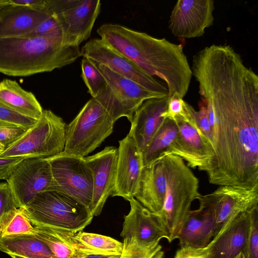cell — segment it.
Masks as SVG:
<instances>
[{
  "label": "cell",
  "instance_id": "cell-1",
  "mask_svg": "<svg viewBox=\"0 0 258 258\" xmlns=\"http://www.w3.org/2000/svg\"><path fill=\"white\" fill-rule=\"evenodd\" d=\"M97 33L104 42L144 72L163 80L169 97L176 95L183 98L186 94L192 75L181 44L119 24H103Z\"/></svg>",
  "mask_w": 258,
  "mask_h": 258
},
{
  "label": "cell",
  "instance_id": "cell-2",
  "mask_svg": "<svg viewBox=\"0 0 258 258\" xmlns=\"http://www.w3.org/2000/svg\"><path fill=\"white\" fill-rule=\"evenodd\" d=\"M81 56L79 46L64 44L60 37L0 38V73L26 77L49 72Z\"/></svg>",
  "mask_w": 258,
  "mask_h": 258
},
{
  "label": "cell",
  "instance_id": "cell-3",
  "mask_svg": "<svg viewBox=\"0 0 258 258\" xmlns=\"http://www.w3.org/2000/svg\"><path fill=\"white\" fill-rule=\"evenodd\" d=\"M162 157L166 189L162 208L155 216L171 242L177 238L192 203L201 194L198 178L181 158L172 154Z\"/></svg>",
  "mask_w": 258,
  "mask_h": 258
},
{
  "label": "cell",
  "instance_id": "cell-4",
  "mask_svg": "<svg viewBox=\"0 0 258 258\" xmlns=\"http://www.w3.org/2000/svg\"><path fill=\"white\" fill-rule=\"evenodd\" d=\"M33 226H43L64 231H82L92 221L90 210L60 191L41 192L23 208Z\"/></svg>",
  "mask_w": 258,
  "mask_h": 258
},
{
  "label": "cell",
  "instance_id": "cell-5",
  "mask_svg": "<svg viewBox=\"0 0 258 258\" xmlns=\"http://www.w3.org/2000/svg\"><path fill=\"white\" fill-rule=\"evenodd\" d=\"M66 124L50 110H43L39 118L0 154V158H47L62 153Z\"/></svg>",
  "mask_w": 258,
  "mask_h": 258
},
{
  "label": "cell",
  "instance_id": "cell-6",
  "mask_svg": "<svg viewBox=\"0 0 258 258\" xmlns=\"http://www.w3.org/2000/svg\"><path fill=\"white\" fill-rule=\"evenodd\" d=\"M114 123L103 107L92 98L66 125L63 152L81 158L88 156L112 134Z\"/></svg>",
  "mask_w": 258,
  "mask_h": 258
},
{
  "label": "cell",
  "instance_id": "cell-7",
  "mask_svg": "<svg viewBox=\"0 0 258 258\" xmlns=\"http://www.w3.org/2000/svg\"><path fill=\"white\" fill-rule=\"evenodd\" d=\"M91 61L107 82L105 88L94 99L107 111L114 122L121 117H126L131 122L135 112L145 101L165 97L145 88L103 64Z\"/></svg>",
  "mask_w": 258,
  "mask_h": 258
},
{
  "label": "cell",
  "instance_id": "cell-8",
  "mask_svg": "<svg viewBox=\"0 0 258 258\" xmlns=\"http://www.w3.org/2000/svg\"><path fill=\"white\" fill-rule=\"evenodd\" d=\"M60 27L64 44L79 46L91 35L100 11L99 0H46Z\"/></svg>",
  "mask_w": 258,
  "mask_h": 258
},
{
  "label": "cell",
  "instance_id": "cell-9",
  "mask_svg": "<svg viewBox=\"0 0 258 258\" xmlns=\"http://www.w3.org/2000/svg\"><path fill=\"white\" fill-rule=\"evenodd\" d=\"M46 159L51 169L52 190L70 196L90 210L93 196V177L91 170L84 158L62 152Z\"/></svg>",
  "mask_w": 258,
  "mask_h": 258
},
{
  "label": "cell",
  "instance_id": "cell-10",
  "mask_svg": "<svg viewBox=\"0 0 258 258\" xmlns=\"http://www.w3.org/2000/svg\"><path fill=\"white\" fill-rule=\"evenodd\" d=\"M80 50L81 56L103 64L151 91L165 97H169L165 84L144 72L131 60L109 46L101 38L90 40Z\"/></svg>",
  "mask_w": 258,
  "mask_h": 258
},
{
  "label": "cell",
  "instance_id": "cell-11",
  "mask_svg": "<svg viewBox=\"0 0 258 258\" xmlns=\"http://www.w3.org/2000/svg\"><path fill=\"white\" fill-rule=\"evenodd\" d=\"M18 208H24L37 196L51 190L53 178L46 158H25L7 180Z\"/></svg>",
  "mask_w": 258,
  "mask_h": 258
},
{
  "label": "cell",
  "instance_id": "cell-12",
  "mask_svg": "<svg viewBox=\"0 0 258 258\" xmlns=\"http://www.w3.org/2000/svg\"><path fill=\"white\" fill-rule=\"evenodd\" d=\"M214 9L213 0H179L172 10L169 28L178 37L202 36L213 25Z\"/></svg>",
  "mask_w": 258,
  "mask_h": 258
},
{
  "label": "cell",
  "instance_id": "cell-13",
  "mask_svg": "<svg viewBox=\"0 0 258 258\" xmlns=\"http://www.w3.org/2000/svg\"><path fill=\"white\" fill-rule=\"evenodd\" d=\"M203 197L213 212L219 232L230 219L257 205L258 187L220 185Z\"/></svg>",
  "mask_w": 258,
  "mask_h": 258
},
{
  "label": "cell",
  "instance_id": "cell-14",
  "mask_svg": "<svg viewBox=\"0 0 258 258\" xmlns=\"http://www.w3.org/2000/svg\"><path fill=\"white\" fill-rule=\"evenodd\" d=\"M178 133L166 156L172 154L181 158L188 167L205 172L212 159L214 151L210 145L202 137L194 119L176 118Z\"/></svg>",
  "mask_w": 258,
  "mask_h": 258
},
{
  "label": "cell",
  "instance_id": "cell-15",
  "mask_svg": "<svg viewBox=\"0 0 258 258\" xmlns=\"http://www.w3.org/2000/svg\"><path fill=\"white\" fill-rule=\"evenodd\" d=\"M117 148L106 147L92 156L84 158L91 170L93 196L90 210L93 216H98L115 187L117 160Z\"/></svg>",
  "mask_w": 258,
  "mask_h": 258
},
{
  "label": "cell",
  "instance_id": "cell-16",
  "mask_svg": "<svg viewBox=\"0 0 258 258\" xmlns=\"http://www.w3.org/2000/svg\"><path fill=\"white\" fill-rule=\"evenodd\" d=\"M117 151L115 184L111 196L128 201L138 191L144 167L142 152L128 135L119 141Z\"/></svg>",
  "mask_w": 258,
  "mask_h": 258
},
{
  "label": "cell",
  "instance_id": "cell-17",
  "mask_svg": "<svg viewBox=\"0 0 258 258\" xmlns=\"http://www.w3.org/2000/svg\"><path fill=\"white\" fill-rule=\"evenodd\" d=\"M130 211L124 216L120 236L123 242L149 245L168 236L157 217L135 198L128 201Z\"/></svg>",
  "mask_w": 258,
  "mask_h": 258
},
{
  "label": "cell",
  "instance_id": "cell-18",
  "mask_svg": "<svg viewBox=\"0 0 258 258\" xmlns=\"http://www.w3.org/2000/svg\"><path fill=\"white\" fill-rule=\"evenodd\" d=\"M198 209L190 210L177 239L181 246L206 247L218 233L213 212L203 197Z\"/></svg>",
  "mask_w": 258,
  "mask_h": 258
},
{
  "label": "cell",
  "instance_id": "cell-19",
  "mask_svg": "<svg viewBox=\"0 0 258 258\" xmlns=\"http://www.w3.org/2000/svg\"><path fill=\"white\" fill-rule=\"evenodd\" d=\"M250 211L228 221L206 246L209 258H235L246 245Z\"/></svg>",
  "mask_w": 258,
  "mask_h": 258
},
{
  "label": "cell",
  "instance_id": "cell-20",
  "mask_svg": "<svg viewBox=\"0 0 258 258\" xmlns=\"http://www.w3.org/2000/svg\"><path fill=\"white\" fill-rule=\"evenodd\" d=\"M168 98L148 99L135 112L128 135L134 140L141 152L149 144L164 120L162 115L167 109Z\"/></svg>",
  "mask_w": 258,
  "mask_h": 258
},
{
  "label": "cell",
  "instance_id": "cell-21",
  "mask_svg": "<svg viewBox=\"0 0 258 258\" xmlns=\"http://www.w3.org/2000/svg\"><path fill=\"white\" fill-rule=\"evenodd\" d=\"M50 15L47 6L43 10L13 5L0 7V38L25 36Z\"/></svg>",
  "mask_w": 258,
  "mask_h": 258
},
{
  "label": "cell",
  "instance_id": "cell-22",
  "mask_svg": "<svg viewBox=\"0 0 258 258\" xmlns=\"http://www.w3.org/2000/svg\"><path fill=\"white\" fill-rule=\"evenodd\" d=\"M166 189L163 157L144 166L135 198L154 215L161 210Z\"/></svg>",
  "mask_w": 258,
  "mask_h": 258
},
{
  "label": "cell",
  "instance_id": "cell-23",
  "mask_svg": "<svg viewBox=\"0 0 258 258\" xmlns=\"http://www.w3.org/2000/svg\"><path fill=\"white\" fill-rule=\"evenodd\" d=\"M0 103L23 115L37 120L43 110L32 92L26 91L16 81L9 79L0 82Z\"/></svg>",
  "mask_w": 258,
  "mask_h": 258
},
{
  "label": "cell",
  "instance_id": "cell-24",
  "mask_svg": "<svg viewBox=\"0 0 258 258\" xmlns=\"http://www.w3.org/2000/svg\"><path fill=\"white\" fill-rule=\"evenodd\" d=\"M0 251L24 258H56L47 244L33 233L0 236Z\"/></svg>",
  "mask_w": 258,
  "mask_h": 258
},
{
  "label": "cell",
  "instance_id": "cell-25",
  "mask_svg": "<svg viewBox=\"0 0 258 258\" xmlns=\"http://www.w3.org/2000/svg\"><path fill=\"white\" fill-rule=\"evenodd\" d=\"M33 233L47 244L56 258H76L80 243L75 232L35 226Z\"/></svg>",
  "mask_w": 258,
  "mask_h": 258
},
{
  "label": "cell",
  "instance_id": "cell-26",
  "mask_svg": "<svg viewBox=\"0 0 258 258\" xmlns=\"http://www.w3.org/2000/svg\"><path fill=\"white\" fill-rule=\"evenodd\" d=\"M178 133L176 123L168 118L164 119L159 130L142 152L143 166L149 165L166 156Z\"/></svg>",
  "mask_w": 258,
  "mask_h": 258
},
{
  "label": "cell",
  "instance_id": "cell-27",
  "mask_svg": "<svg viewBox=\"0 0 258 258\" xmlns=\"http://www.w3.org/2000/svg\"><path fill=\"white\" fill-rule=\"evenodd\" d=\"M75 237L85 247L96 252L121 254L123 250V243L108 236L81 231Z\"/></svg>",
  "mask_w": 258,
  "mask_h": 258
},
{
  "label": "cell",
  "instance_id": "cell-28",
  "mask_svg": "<svg viewBox=\"0 0 258 258\" xmlns=\"http://www.w3.org/2000/svg\"><path fill=\"white\" fill-rule=\"evenodd\" d=\"M34 226L23 208H18L5 216L0 222L2 237L32 233Z\"/></svg>",
  "mask_w": 258,
  "mask_h": 258
},
{
  "label": "cell",
  "instance_id": "cell-29",
  "mask_svg": "<svg viewBox=\"0 0 258 258\" xmlns=\"http://www.w3.org/2000/svg\"><path fill=\"white\" fill-rule=\"evenodd\" d=\"M82 77L88 93L95 98L107 86L104 76L88 58L83 57L81 62Z\"/></svg>",
  "mask_w": 258,
  "mask_h": 258
},
{
  "label": "cell",
  "instance_id": "cell-30",
  "mask_svg": "<svg viewBox=\"0 0 258 258\" xmlns=\"http://www.w3.org/2000/svg\"><path fill=\"white\" fill-rule=\"evenodd\" d=\"M159 242L149 245L123 242L120 258H164V252Z\"/></svg>",
  "mask_w": 258,
  "mask_h": 258
},
{
  "label": "cell",
  "instance_id": "cell-31",
  "mask_svg": "<svg viewBox=\"0 0 258 258\" xmlns=\"http://www.w3.org/2000/svg\"><path fill=\"white\" fill-rule=\"evenodd\" d=\"M249 223L244 258H258V205L249 212Z\"/></svg>",
  "mask_w": 258,
  "mask_h": 258
},
{
  "label": "cell",
  "instance_id": "cell-32",
  "mask_svg": "<svg viewBox=\"0 0 258 258\" xmlns=\"http://www.w3.org/2000/svg\"><path fill=\"white\" fill-rule=\"evenodd\" d=\"M191 106L183 98L173 95L169 97L167 109L162 113V117L173 120L178 118L186 120L189 118Z\"/></svg>",
  "mask_w": 258,
  "mask_h": 258
},
{
  "label": "cell",
  "instance_id": "cell-33",
  "mask_svg": "<svg viewBox=\"0 0 258 258\" xmlns=\"http://www.w3.org/2000/svg\"><path fill=\"white\" fill-rule=\"evenodd\" d=\"M199 110H194V119L202 137L211 145L214 151L213 135L207 115L206 102L201 97L199 102Z\"/></svg>",
  "mask_w": 258,
  "mask_h": 258
},
{
  "label": "cell",
  "instance_id": "cell-34",
  "mask_svg": "<svg viewBox=\"0 0 258 258\" xmlns=\"http://www.w3.org/2000/svg\"><path fill=\"white\" fill-rule=\"evenodd\" d=\"M37 120L23 115L0 103V122L29 128Z\"/></svg>",
  "mask_w": 258,
  "mask_h": 258
},
{
  "label": "cell",
  "instance_id": "cell-35",
  "mask_svg": "<svg viewBox=\"0 0 258 258\" xmlns=\"http://www.w3.org/2000/svg\"><path fill=\"white\" fill-rule=\"evenodd\" d=\"M25 36L60 37L62 39L60 27L51 14L48 18L39 24L33 32Z\"/></svg>",
  "mask_w": 258,
  "mask_h": 258
},
{
  "label": "cell",
  "instance_id": "cell-36",
  "mask_svg": "<svg viewBox=\"0 0 258 258\" xmlns=\"http://www.w3.org/2000/svg\"><path fill=\"white\" fill-rule=\"evenodd\" d=\"M18 208L14 195L6 182L0 183V222L8 214Z\"/></svg>",
  "mask_w": 258,
  "mask_h": 258
},
{
  "label": "cell",
  "instance_id": "cell-37",
  "mask_svg": "<svg viewBox=\"0 0 258 258\" xmlns=\"http://www.w3.org/2000/svg\"><path fill=\"white\" fill-rule=\"evenodd\" d=\"M28 128L0 122V143L7 148L23 135Z\"/></svg>",
  "mask_w": 258,
  "mask_h": 258
},
{
  "label": "cell",
  "instance_id": "cell-38",
  "mask_svg": "<svg viewBox=\"0 0 258 258\" xmlns=\"http://www.w3.org/2000/svg\"><path fill=\"white\" fill-rule=\"evenodd\" d=\"M24 159L22 157L0 158V179H8Z\"/></svg>",
  "mask_w": 258,
  "mask_h": 258
},
{
  "label": "cell",
  "instance_id": "cell-39",
  "mask_svg": "<svg viewBox=\"0 0 258 258\" xmlns=\"http://www.w3.org/2000/svg\"><path fill=\"white\" fill-rule=\"evenodd\" d=\"M174 258H209V255L207 247L181 246L176 251Z\"/></svg>",
  "mask_w": 258,
  "mask_h": 258
},
{
  "label": "cell",
  "instance_id": "cell-40",
  "mask_svg": "<svg viewBox=\"0 0 258 258\" xmlns=\"http://www.w3.org/2000/svg\"><path fill=\"white\" fill-rule=\"evenodd\" d=\"M9 5L22 6L34 10L46 8V0H9Z\"/></svg>",
  "mask_w": 258,
  "mask_h": 258
},
{
  "label": "cell",
  "instance_id": "cell-41",
  "mask_svg": "<svg viewBox=\"0 0 258 258\" xmlns=\"http://www.w3.org/2000/svg\"><path fill=\"white\" fill-rule=\"evenodd\" d=\"M120 254H109L96 252L89 250L80 243L76 258H120Z\"/></svg>",
  "mask_w": 258,
  "mask_h": 258
},
{
  "label": "cell",
  "instance_id": "cell-42",
  "mask_svg": "<svg viewBox=\"0 0 258 258\" xmlns=\"http://www.w3.org/2000/svg\"><path fill=\"white\" fill-rule=\"evenodd\" d=\"M9 0H0V7L9 5Z\"/></svg>",
  "mask_w": 258,
  "mask_h": 258
},
{
  "label": "cell",
  "instance_id": "cell-43",
  "mask_svg": "<svg viewBox=\"0 0 258 258\" xmlns=\"http://www.w3.org/2000/svg\"><path fill=\"white\" fill-rule=\"evenodd\" d=\"M6 147L0 143V154L2 153L6 149Z\"/></svg>",
  "mask_w": 258,
  "mask_h": 258
},
{
  "label": "cell",
  "instance_id": "cell-44",
  "mask_svg": "<svg viewBox=\"0 0 258 258\" xmlns=\"http://www.w3.org/2000/svg\"><path fill=\"white\" fill-rule=\"evenodd\" d=\"M235 258H244L243 253H240L237 256H236Z\"/></svg>",
  "mask_w": 258,
  "mask_h": 258
},
{
  "label": "cell",
  "instance_id": "cell-45",
  "mask_svg": "<svg viewBox=\"0 0 258 258\" xmlns=\"http://www.w3.org/2000/svg\"><path fill=\"white\" fill-rule=\"evenodd\" d=\"M12 258H24V257H21V256H18V255H10Z\"/></svg>",
  "mask_w": 258,
  "mask_h": 258
}]
</instances>
